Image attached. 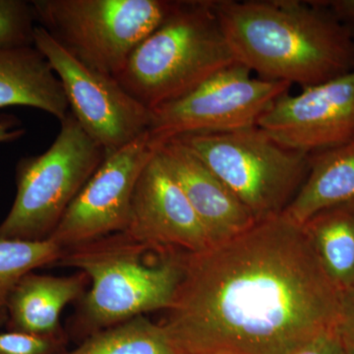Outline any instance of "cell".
Instances as JSON below:
<instances>
[{
    "instance_id": "cell-1",
    "label": "cell",
    "mask_w": 354,
    "mask_h": 354,
    "mask_svg": "<svg viewBox=\"0 0 354 354\" xmlns=\"http://www.w3.org/2000/svg\"><path fill=\"white\" fill-rule=\"evenodd\" d=\"M341 292L285 212L184 253L164 328L177 354H291L337 327Z\"/></svg>"
},
{
    "instance_id": "cell-2",
    "label": "cell",
    "mask_w": 354,
    "mask_h": 354,
    "mask_svg": "<svg viewBox=\"0 0 354 354\" xmlns=\"http://www.w3.org/2000/svg\"><path fill=\"white\" fill-rule=\"evenodd\" d=\"M237 62L259 78L319 85L354 70V32L317 6L297 0L213 1Z\"/></svg>"
},
{
    "instance_id": "cell-3",
    "label": "cell",
    "mask_w": 354,
    "mask_h": 354,
    "mask_svg": "<svg viewBox=\"0 0 354 354\" xmlns=\"http://www.w3.org/2000/svg\"><path fill=\"white\" fill-rule=\"evenodd\" d=\"M184 253L153 249L125 232L64 249L55 266L84 272L91 285L67 323L69 341L80 344L135 317L167 311L183 278Z\"/></svg>"
},
{
    "instance_id": "cell-4",
    "label": "cell",
    "mask_w": 354,
    "mask_h": 354,
    "mask_svg": "<svg viewBox=\"0 0 354 354\" xmlns=\"http://www.w3.org/2000/svg\"><path fill=\"white\" fill-rule=\"evenodd\" d=\"M235 62L213 1H176L164 22L133 50L115 79L153 111Z\"/></svg>"
},
{
    "instance_id": "cell-5",
    "label": "cell",
    "mask_w": 354,
    "mask_h": 354,
    "mask_svg": "<svg viewBox=\"0 0 354 354\" xmlns=\"http://www.w3.org/2000/svg\"><path fill=\"white\" fill-rule=\"evenodd\" d=\"M106 155L70 113L46 152L16 165V196L0 223V239H50L70 204Z\"/></svg>"
},
{
    "instance_id": "cell-6",
    "label": "cell",
    "mask_w": 354,
    "mask_h": 354,
    "mask_svg": "<svg viewBox=\"0 0 354 354\" xmlns=\"http://www.w3.org/2000/svg\"><path fill=\"white\" fill-rule=\"evenodd\" d=\"M261 221L281 215L309 169V155L279 145L258 127L179 137Z\"/></svg>"
},
{
    "instance_id": "cell-7",
    "label": "cell",
    "mask_w": 354,
    "mask_h": 354,
    "mask_svg": "<svg viewBox=\"0 0 354 354\" xmlns=\"http://www.w3.org/2000/svg\"><path fill=\"white\" fill-rule=\"evenodd\" d=\"M35 19L74 57L115 78L171 12L167 0H32Z\"/></svg>"
},
{
    "instance_id": "cell-8",
    "label": "cell",
    "mask_w": 354,
    "mask_h": 354,
    "mask_svg": "<svg viewBox=\"0 0 354 354\" xmlns=\"http://www.w3.org/2000/svg\"><path fill=\"white\" fill-rule=\"evenodd\" d=\"M290 83L255 78L239 62L220 70L188 94L151 111L153 148L184 135L235 131L257 127L263 113Z\"/></svg>"
},
{
    "instance_id": "cell-9",
    "label": "cell",
    "mask_w": 354,
    "mask_h": 354,
    "mask_svg": "<svg viewBox=\"0 0 354 354\" xmlns=\"http://www.w3.org/2000/svg\"><path fill=\"white\" fill-rule=\"evenodd\" d=\"M34 46L55 72L70 113L106 156L148 132L152 113L113 77L90 68L37 25Z\"/></svg>"
},
{
    "instance_id": "cell-10",
    "label": "cell",
    "mask_w": 354,
    "mask_h": 354,
    "mask_svg": "<svg viewBox=\"0 0 354 354\" xmlns=\"http://www.w3.org/2000/svg\"><path fill=\"white\" fill-rule=\"evenodd\" d=\"M153 153L146 132L106 156L70 204L50 239L65 249L125 232L135 186Z\"/></svg>"
},
{
    "instance_id": "cell-11",
    "label": "cell",
    "mask_w": 354,
    "mask_h": 354,
    "mask_svg": "<svg viewBox=\"0 0 354 354\" xmlns=\"http://www.w3.org/2000/svg\"><path fill=\"white\" fill-rule=\"evenodd\" d=\"M257 127L290 150L312 155L354 139V70L300 94L281 95Z\"/></svg>"
},
{
    "instance_id": "cell-12",
    "label": "cell",
    "mask_w": 354,
    "mask_h": 354,
    "mask_svg": "<svg viewBox=\"0 0 354 354\" xmlns=\"http://www.w3.org/2000/svg\"><path fill=\"white\" fill-rule=\"evenodd\" d=\"M125 232L160 250L197 253L213 246L187 197L156 150L135 186Z\"/></svg>"
},
{
    "instance_id": "cell-13",
    "label": "cell",
    "mask_w": 354,
    "mask_h": 354,
    "mask_svg": "<svg viewBox=\"0 0 354 354\" xmlns=\"http://www.w3.org/2000/svg\"><path fill=\"white\" fill-rule=\"evenodd\" d=\"M153 149L183 190L213 245L234 239L257 223L221 179L178 139Z\"/></svg>"
},
{
    "instance_id": "cell-14",
    "label": "cell",
    "mask_w": 354,
    "mask_h": 354,
    "mask_svg": "<svg viewBox=\"0 0 354 354\" xmlns=\"http://www.w3.org/2000/svg\"><path fill=\"white\" fill-rule=\"evenodd\" d=\"M88 286V277L81 272L66 277L29 272L9 295L7 330L37 337L67 335L60 315L67 305L83 297Z\"/></svg>"
},
{
    "instance_id": "cell-15",
    "label": "cell",
    "mask_w": 354,
    "mask_h": 354,
    "mask_svg": "<svg viewBox=\"0 0 354 354\" xmlns=\"http://www.w3.org/2000/svg\"><path fill=\"white\" fill-rule=\"evenodd\" d=\"M41 109L58 120L70 113L59 79L35 46L0 50V109Z\"/></svg>"
},
{
    "instance_id": "cell-16",
    "label": "cell",
    "mask_w": 354,
    "mask_h": 354,
    "mask_svg": "<svg viewBox=\"0 0 354 354\" xmlns=\"http://www.w3.org/2000/svg\"><path fill=\"white\" fill-rule=\"evenodd\" d=\"M354 206V139L310 155L304 183L286 215L304 225L325 209Z\"/></svg>"
},
{
    "instance_id": "cell-17",
    "label": "cell",
    "mask_w": 354,
    "mask_h": 354,
    "mask_svg": "<svg viewBox=\"0 0 354 354\" xmlns=\"http://www.w3.org/2000/svg\"><path fill=\"white\" fill-rule=\"evenodd\" d=\"M302 227L330 283L341 293L354 290V206L325 209Z\"/></svg>"
},
{
    "instance_id": "cell-18",
    "label": "cell",
    "mask_w": 354,
    "mask_h": 354,
    "mask_svg": "<svg viewBox=\"0 0 354 354\" xmlns=\"http://www.w3.org/2000/svg\"><path fill=\"white\" fill-rule=\"evenodd\" d=\"M59 354H177L160 324L135 317L95 333L76 348Z\"/></svg>"
},
{
    "instance_id": "cell-19",
    "label": "cell",
    "mask_w": 354,
    "mask_h": 354,
    "mask_svg": "<svg viewBox=\"0 0 354 354\" xmlns=\"http://www.w3.org/2000/svg\"><path fill=\"white\" fill-rule=\"evenodd\" d=\"M64 248L51 239L27 241L0 239V324H6L9 295L21 279L46 266H55Z\"/></svg>"
},
{
    "instance_id": "cell-20",
    "label": "cell",
    "mask_w": 354,
    "mask_h": 354,
    "mask_svg": "<svg viewBox=\"0 0 354 354\" xmlns=\"http://www.w3.org/2000/svg\"><path fill=\"white\" fill-rule=\"evenodd\" d=\"M36 27L31 1L0 0V50L34 46Z\"/></svg>"
},
{
    "instance_id": "cell-21",
    "label": "cell",
    "mask_w": 354,
    "mask_h": 354,
    "mask_svg": "<svg viewBox=\"0 0 354 354\" xmlns=\"http://www.w3.org/2000/svg\"><path fill=\"white\" fill-rule=\"evenodd\" d=\"M69 339L10 332L0 334V354H59L67 349Z\"/></svg>"
},
{
    "instance_id": "cell-22",
    "label": "cell",
    "mask_w": 354,
    "mask_h": 354,
    "mask_svg": "<svg viewBox=\"0 0 354 354\" xmlns=\"http://www.w3.org/2000/svg\"><path fill=\"white\" fill-rule=\"evenodd\" d=\"M291 354H346L337 327L323 330Z\"/></svg>"
},
{
    "instance_id": "cell-23",
    "label": "cell",
    "mask_w": 354,
    "mask_h": 354,
    "mask_svg": "<svg viewBox=\"0 0 354 354\" xmlns=\"http://www.w3.org/2000/svg\"><path fill=\"white\" fill-rule=\"evenodd\" d=\"M337 329L344 344L354 351V290L341 293V309Z\"/></svg>"
},
{
    "instance_id": "cell-24",
    "label": "cell",
    "mask_w": 354,
    "mask_h": 354,
    "mask_svg": "<svg viewBox=\"0 0 354 354\" xmlns=\"http://www.w3.org/2000/svg\"><path fill=\"white\" fill-rule=\"evenodd\" d=\"M314 2L329 11L335 19L354 32V0H319Z\"/></svg>"
},
{
    "instance_id": "cell-25",
    "label": "cell",
    "mask_w": 354,
    "mask_h": 354,
    "mask_svg": "<svg viewBox=\"0 0 354 354\" xmlns=\"http://www.w3.org/2000/svg\"><path fill=\"white\" fill-rule=\"evenodd\" d=\"M25 134L26 129L16 116L10 114L0 115V144L17 141Z\"/></svg>"
},
{
    "instance_id": "cell-26",
    "label": "cell",
    "mask_w": 354,
    "mask_h": 354,
    "mask_svg": "<svg viewBox=\"0 0 354 354\" xmlns=\"http://www.w3.org/2000/svg\"><path fill=\"white\" fill-rule=\"evenodd\" d=\"M344 348H346V354H354L353 349L348 348V346H346V344H344Z\"/></svg>"
}]
</instances>
